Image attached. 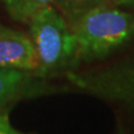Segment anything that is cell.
Wrapping results in <instances>:
<instances>
[{
	"label": "cell",
	"instance_id": "9",
	"mask_svg": "<svg viewBox=\"0 0 134 134\" xmlns=\"http://www.w3.org/2000/svg\"><path fill=\"white\" fill-rule=\"evenodd\" d=\"M116 6H124V7H132L134 8V0H110Z\"/></svg>",
	"mask_w": 134,
	"mask_h": 134
},
{
	"label": "cell",
	"instance_id": "11",
	"mask_svg": "<svg viewBox=\"0 0 134 134\" xmlns=\"http://www.w3.org/2000/svg\"><path fill=\"white\" fill-rule=\"evenodd\" d=\"M115 134H125V133H124V131H123V130H119V131H117Z\"/></svg>",
	"mask_w": 134,
	"mask_h": 134
},
{
	"label": "cell",
	"instance_id": "4",
	"mask_svg": "<svg viewBox=\"0 0 134 134\" xmlns=\"http://www.w3.org/2000/svg\"><path fill=\"white\" fill-rule=\"evenodd\" d=\"M64 92V87L53 85L47 78L20 69L0 68V108L23 99Z\"/></svg>",
	"mask_w": 134,
	"mask_h": 134
},
{
	"label": "cell",
	"instance_id": "6",
	"mask_svg": "<svg viewBox=\"0 0 134 134\" xmlns=\"http://www.w3.org/2000/svg\"><path fill=\"white\" fill-rule=\"evenodd\" d=\"M15 21L28 24L37 14L54 6L55 0H0Z\"/></svg>",
	"mask_w": 134,
	"mask_h": 134
},
{
	"label": "cell",
	"instance_id": "7",
	"mask_svg": "<svg viewBox=\"0 0 134 134\" xmlns=\"http://www.w3.org/2000/svg\"><path fill=\"white\" fill-rule=\"evenodd\" d=\"M108 3L110 0H55L54 7L70 25L90 10Z\"/></svg>",
	"mask_w": 134,
	"mask_h": 134
},
{
	"label": "cell",
	"instance_id": "10",
	"mask_svg": "<svg viewBox=\"0 0 134 134\" xmlns=\"http://www.w3.org/2000/svg\"><path fill=\"white\" fill-rule=\"evenodd\" d=\"M124 105H127V106H132L134 107V94L131 95L130 97L124 102Z\"/></svg>",
	"mask_w": 134,
	"mask_h": 134
},
{
	"label": "cell",
	"instance_id": "2",
	"mask_svg": "<svg viewBox=\"0 0 134 134\" xmlns=\"http://www.w3.org/2000/svg\"><path fill=\"white\" fill-rule=\"evenodd\" d=\"M28 25L39 77L48 79L57 74H68L79 65L72 29L54 6L41 10Z\"/></svg>",
	"mask_w": 134,
	"mask_h": 134
},
{
	"label": "cell",
	"instance_id": "3",
	"mask_svg": "<svg viewBox=\"0 0 134 134\" xmlns=\"http://www.w3.org/2000/svg\"><path fill=\"white\" fill-rule=\"evenodd\" d=\"M66 77L68 83L79 91L124 104L134 94V54L110 67L85 73L70 72Z\"/></svg>",
	"mask_w": 134,
	"mask_h": 134
},
{
	"label": "cell",
	"instance_id": "5",
	"mask_svg": "<svg viewBox=\"0 0 134 134\" xmlns=\"http://www.w3.org/2000/svg\"><path fill=\"white\" fill-rule=\"evenodd\" d=\"M0 68L35 74L38 70V59L29 36L2 24H0Z\"/></svg>",
	"mask_w": 134,
	"mask_h": 134
},
{
	"label": "cell",
	"instance_id": "8",
	"mask_svg": "<svg viewBox=\"0 0 134 134\" xmlns=\"http://www.w3.org/2000/svg\"><path fill=\"white\" fill-rule=\"evenodd\" d=\"M0 134H26V133L18 131L11 124L9 117H8L6 113L0 111Z\"/></svg>",
	"mask_w": 134,
	"mask_h": 134
},
{
	"label": "cell",
	"instance_id": "1",
	"mask_svg": "<svg viewBox=\"0 0 134 134\" xmlns=\"http://www.w3.org/2000/svg\"><path fill=\"white\" fill-rule=\"evenodd\" d=\"M78 64L105 59L134 39V15L104 5L69 25Z\"/></svg>",
	"mask_w": 134,
	"mask_h": 134
}]
</instances>
